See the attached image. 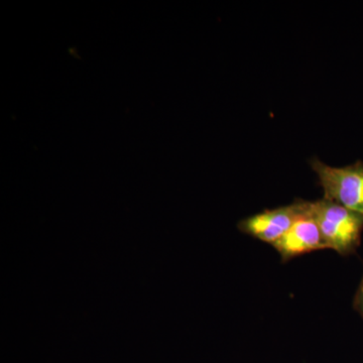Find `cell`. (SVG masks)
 Masks as SVG:
<instances>
[{
	"label": "cell",
	"mask_w": 363,
	"mask_h": 363,
	"mask_svg": "<svg viewBox=\"0 0 363 363\" xmlns=\"http://www.w3.org/2000/svg\"><path fill=\"white\" fill-rule=\"evenodd\" d=\"M353 309L363 318V276L353 298Z\"/></svg>",
	"instance_id": "5b68a950"
},
{
	"label": "cell",
	"mask_w": 363,
	"mask_h": 363,
	"mask_svg": "<svg viewBox=\"0 0 363 363\" xmlns=\"http://www.w3.org/2000/svg\"><path fill=\"white\" fill-rule=\"evenodd\" d=\"M272 247L281 255L283 262L315 250H325L321 231L313 216L312 202L309 211L298 218L290 230Z\"/></svg>",
	"instance_id": "277c9868"
},
{
	"label": "cell",
	"mask_w": 363,
	"mask_h": 363,
	"mask_svg": "<svg viewBox=\"0 0 363 363\" xmlns=\"http://www.w3.org/2000/svg\"><path fill=\"white\" fill-rule=\"evenodd\" d=\"M310 205V201L297 199L286 206L264 210L241 220L238 229L262 242L274 245L290 230L298 218L309 211Z\"/></svg>",
	"instance_id": "3957f363"
},
{
	"label": "cell",
	"mask_w": 363,
	"mask_h": 363,
	"mask_svg": "<svg viewBox=\"0 0 363 363\" xmlns=\"http://www.w3.org/2000/svg\"><path fill=\"white\" fill-rule=\"evenodd\" d=\"M310 164L323 189L325 199L363 215L362 161L335 168L313 157Z\"/></svg>",
	"instance_id": "7a4b0ae2"
},
{
	"label": "cell",
	"mask_w": 363,
	"mask_h": 363,
	"mask_svg": "<svg viewBox=\"0 0 363 363\" xmlns=\"http://www.w3.org/2000/svg\"><path fill=\"white\" fill-rule=\"evenodd\" d=\"M313 216L321 231L325 248L342 257L355 255L363 233V215L323 198L312 202Z\"/></svg>",
	"instance_id": "6da1fadb"
}]
</instances>
